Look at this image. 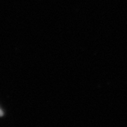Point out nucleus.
I'll list each match as a JSON object with an SVG mask.
<instances>
[{
	"instance_id": "obj_1",
	"label": "nucleus",
	"mask_w": 127,
	"mask_h": 127,
	"mask_svg": "<svg viewBox=\"0 0 127 127\" xmlns=\"http://www.w3.org/2000/svg\"><path fill=\"white\" fill-rule=\"evenodd\" d=\"M3 111L2 110V109H0V116H3Z\"/></svg>"
}]
</instances>
